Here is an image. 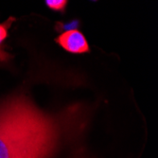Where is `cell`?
Instances as JSON below:
<instances>
[{"mask_svg": "<svg viewBox=\"0 0 158 158\" xmlns=\"http://www.w3.org/2000/svg\"><path fill=\"white\" fill-rule=\"evenodd\" d=\"M40 109L24 94L0 103V158H52L62 135V116Z\"/></svg>", "mask_w": 158, "mask_h": 158, "instance_id": "cell-1", "label": "cell"}, {"mask_svg": "<svg viewBox=\"0 0 158 158\" xmlns=\"http://www.w3.org/2000/svg\"><path fill=\"white\" fill-rule=\"evenodd\" d=\"M57 43L71 53H85L89 51V46L84 35L78 30H70L57 38Z\"/></svg>", "mask_w": 158, "mask_h": 158, "instance_id": "cell-2", "label": "cell"}, {"mask_svg": "<svg viewBox=\"0 0 158 158\" xmlns=\"http://www.w3.org/2000/svg\"><path fill=\"white\" fill-rule=\"evenodd\" d=\"M46 4L54 10H63L64 7L67 4V1L65 0H48L46 1Z\"/></svg>", "mask_w": 158, "mask_h": 158, "instance_id": "cell-3", "label": "cell"}, {"mask_svg": "<svg viewBox=\"0 0 158 158\" xmlns=\"http://www.w3.org/2000/svg\"><path fill=\"white\" fill-rule=\"evenodd\" d=\"M13 20H14L13 18H10L5 24H0V43H2L4 41V39L7 37L8 30H9V27H10V26Z\"/></svg>", "mask_w": 158, "mask_h": 158, "instance_id": "cell-4", "label": "cell"}, {"mask_svg": "<svg viewBox=\"0 0 158 158\" xmlns=\"http://www.w3.org/2000/svg\"><path fill=\"white\" fill-rule=\"evenodd\" d=\"M11 58V55L0 48V62H6Z\"/></svg>", "mask_w": 158, "mask_h": 158, "instance_id": "cell-5", "label": "cell"}]
</instances>
